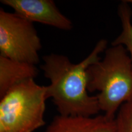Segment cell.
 I'll list each match as a JSON object with an SVG mask.
<instances>
[{
	"mask_svg": "<svg viewBox=\"0 0 132 132\" xmlns=\"http://www.w3.org/2000/svg\"><path fill=\"white\" fill-rule=\"evenodd\" d=\"M38 73L36 65L0 56V98L15 86L34 79Z\"/></svg>",
	"mask_w": 132,
	"mask_h": 132,
	"instance_id": "52a82bcc",
	"label": "cell"
},
{
	"mask_svg": "<svg viewBox=\"0 0 132 132\" xmlns=\"http://www.w3.org/2000/svg\"><path fill=\"white\" fill-rule=\"evenodd\" d=\"M46 86L34 79L11 88L0 100V132H33L45 125Z\"/></svg>",
	"mask_w": 132,
	"mask_h": 132,
	"instance_id": "3957f363",
	"label": "cell"
},
{
	"mask_svg": "<svg viewBox=\"0 0 132 132\" xmlns=\"http://www.w3.org/2000/svg\"><path fill=\"white\" fill-rule=\"evenodd\" d=\"M21 17L64 31H70L72 21L62 14L53 0H1Z\"/></svg>",
	"mask_w": 132,
	"mask_h": 132,
	"instance_id": "5b68a950",
	"label": "cell"
},
{
	"mask_svg": "<svg viewBox=\"0 0 132 132\" xmlns=\"http://www.w3.org/2000/svg\"><path fill=\"white\" fill-rule=\"evenodd\" d=\"M89 92L96 96L100 111L115 119L120 106L132 99V64L126 48L111 45L102 59L89 67L86 72Z\"/></svg>",
	"mask_w": 132,
	"mask_h": 132,
	"instance_id": "7a4b0ae2",
	"label": "cell"
},
{
	"mask_svg": "<svg viewBox=\"0 0 132 132\" xmlns=\"http://www.w3.org/2000/svg\"><path fill=\"white\" fill-rule=\"evenodd\" d=\"M42 44L32 22L0 9V56L36 65Z\"/></svg>",
	"mask_w": 132,
	"mask_h": 132,
	"instance_id": "277c9868",
	"label": "cell"
},
{
	"mask_svg": "<svg viewBox=\"0 0 132 132\" xmlns=\"http://www.w3.org/2000/svg\"><path fill=\"white\" fill-rule=\"evenodd\" d=\"M108 41L101 39L90 53L78 64L66 56L52 53L43 57L40 68L50 84L46 86L47 99L52 98L59 115L92 117L100 111L96 95H90L87 88L86 72L100 60L99 54L107 49Z\"/></svg>",
	"mask_w": 132,
	"mask_h": 132,
	"instance_id": "6da1fadb",
	"label": "cell"
},
{
	"mask_svg": "<svg viewBox=\"0 0 132 132\" xmlns=\"http://www.w3.org/2000/svg\"><path fill=\"white\" fill-rule=\"evenodd\" d=\"M114 119L105 115L92 117L56 116L45 132H115Z\"/></svg>",
	"mask_w": 132,
	"mask_h": 132,
	"instance_id": "8992f818",
	"label": "cell"
},
{
	"mask_svg": "<svg viewBox=\"0 0 132 132\" xmlns=\"http://www.w3.org/2000/svg\"><path fill=\"white\" fill-rule=\"evenodd\" d=\"M114 120L115 132H132V99L120 106Z\"/></svg>",
	"mask_w": 132,
	"mask_h": 132,
	"instance_id": "9c48e42d",
	"label": "cell"
},
{
	"mask_svg": "<svg viewBox=\"0 0 132 132\" xmlns=\"http://www.w3.org/2000/svg\"><path fill=\"white\" fill-rule=\"evenodd\" d=\"M126 1L129 4H132V0H126Z\"/></svg>",
	"mask_w": 132,
	"mask_h": 132,
	"instance_id": "30bf717a",
	"label": "cell"
},
{
	"mask_svg": "<svg viewBox=\"0 0 132 132\" xmlns=\"http://www.w3.org/2000/svg\"><path fill=\"white\" fill-rule=\"evenodd\" d=\"M130 4L122 1L119 4L118 14L122 24L120 34L111 43V45H122L129 54L132 64V11Z\"/></svg>",
	"mask_w": 132,
	"mask_h": 132,
	"instance_id": "ba28073f",
	"label": "cell"
}]
</instances>
